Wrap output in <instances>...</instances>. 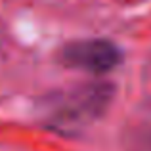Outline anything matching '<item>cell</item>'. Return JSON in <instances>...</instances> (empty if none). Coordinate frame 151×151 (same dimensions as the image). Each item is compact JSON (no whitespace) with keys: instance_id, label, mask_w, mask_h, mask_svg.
Listing matches in <instances>:
<instances>
[{"instance_id":"obj_1","label":"cell","mask_w":151,"mask_h":151,"mask_svg":"<svg viewBox=\"0 0 151 151\" xmlns=\"http://www.w3.org/2000/svg\"><path fill=\"white\" fill-rule=\"evenodd\" d=\"M113 98L111 84H82L48 101L46 119L58 130L75 132L100 119Z\"/></svg>"},{"instance_id":"obj_2","label":"cell","mask_w":151,"mask_h":151,"mask_svg":"<svg viewBox=\"0 0 151 151\" xmlns=\"http://www.w3.org/2000/svg\"><path fill=\"white\" fill-rule=\"evenodd\" d=\"M61 59L69 67L88 73H107L121 61V50L105 38H90L69 44L61 52Z\"/></svg>"},{"instance_id":"obj_3","label":"cell","mask_w":151,"mask_h":151,"mask_svg":"<svg viewBox=\"0 0 151 151\" xmlns=\"http://www.w3.org/2000/svg\"><path fill=\"white\" fill-rule=\"evenodd\" d=\"M0 46H2V33H0Z\"/></svg>"}]
</instances>
